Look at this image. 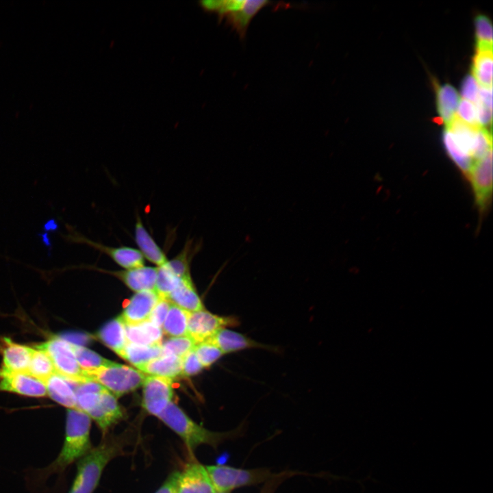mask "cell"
Instances as JSON below:
<instances>
[{"label": "cell", "mask_w": 493, "mask_h": 493, "mask_svg": "<svg viewBox=\"0 0 493 493\" xmlns=\"http://www.w3.org/2000/svg\"><path fill=\"white\" fill-rule=\"evenodd\" d=\"M91 418L79 409H67L64 440L57 457L40 470L39 477L47 478L63 472L70 464L79 460L92 448L90 432Z\"/></svg>", "instance_id": "1"}, {"label": "cell", "mask_w": 493, "mask_h": 493, "mask_svg": "<svg viewBox=\"0 0 493 493\" xmlns=\"http://www.w3.org/2000/svg\"><path fill=\"white\" fill-rule=\"evenodd\" d=\"M126 433L110 435L77 462V475L68 493H92L108 464L121 455L127 444Z\"/></svg>", "instance_id": "2"}, {"label": "cell", "mask_w": 493, "mask_h": 493, "mask_svg": "<svg viewBox=\"0 0 493 493\" xmlns=\"http://www.w3.org/2000/svg\"><path fill=\"white\" fill-rule=\"evenodd\" d=\"M157 417L181 438L190 452L202 444L216 448L225 439L237 433L236 431L227 433L210 431L193 421L172 401Z\"/></svg>", "instance_id": "3"}, {"label": "cell", "mask_w": 493, "mask_h": 493, "mask_svg": "<svg viewBox=\"0 0 493 493\" xmlns=\"http://www.w3.org/2000/svg\"><path fill=\"white\" fill-rule=\"evenodd\" d=\"M84 375L88 381L99 383L115 397H120L140 387L146 377L140 370L113 362L108 366L84 371Z\"/></svg>", "instance_id": "4"}, {"label": "cell", "mask_w": 493, "mask_h": 493, "mask_svg": "<svg viewBox=\"0 0 493 493\" xmlns=\"http://www.w3.org/2000/svg\"><path fill=\"white\" fill-rule=\"evenodd\" d=\"M210 479L216 492H230L247 485L269 481L277 475L266 468L242 469L228 466H206Z\"/></svg>", "instance_id": "5"}, {"label": "cell", "mask_w": 493, "mask_h": 493, "mask_svg": "<svg viewBox=\"0 0 493 493\" xmlns=\"http://www.w3.org/2000/svg\"><path fill=\"white\" fill-rule=\"evenodd\" d=\"M34 348L45 351L49 356L56 373L66 380L77 383L88 381L69 342L60 337H54Z\"/></svg>", "instance_id": "6"}, {"label": "cell", "mask_w": 493, "mask_h": 493, "mask_svg": "<svg viewBox=\"0 0 493 493\" xmlns=\"http://www.w3.org/2000/svg\"><path fill=\"white\" fill-rule=\"evenodd\" d=\"M240 324L235 316H218L205 309L189 312L187 336L197 344L210 340L223 328L236 327Z\"/></svg>", "instance_id": "7"}, {"label": "cell", "mask_w": 493, "mask_h": 493, "mask_svg": "<svg viewBox=\"0 0 493 493\" xmlns=\"http://www.w3.org/2000/svg\"><path fill=\"white\" fill-rule=\"evenodd\" d=\"M142 385V405L149 414L157 416L171 402L173 379L151 375L145 377Z\"/></svg>", "instance_id": "8"}, {"label": "cell", "mask_w": 493, "mask_h": 493, "mask_svg": "<svg viewBox=\"0 0 493 493\" xmlns=\"http://www.w3.org/2000/svg\"><path fill=\"white\" fill-rule=\"evenodd\" d=\"M476 203L481 210L485 208L492 191V151L476 163L468 176Z\"/></svg>", "instance_id": "9"}, {"label": "cell", "mask_w": 493, "mask_h": 493, "mask_svg": "<svg viewBox=\"0 0 493 493\" xmlns=\"http://www.w3.org/2000/svg\"><path fill=\"white\" fill-rule=\"evenodd\" d=\"M0 391H6L26 396H48L46 385L40 380L23 372H1Z\"/></svg>", "instance_id": "10"}, {"label": "cell", "mask_w": 493, "mask_h": 493, "mask_svg": "<svg viewBox=\"0 0 493 493\" xmlns=\"http://www.w3.org/2000/svg\"><path fill=\"white\" fill-rule=\"evenodd\" d=\"M178 493H216L205 466L197 462L188 464L179 472Z\"/></svg>", "instance_id": "11"}, {"label": "cell", "mask_w": 493, "mask_h": 493, "mask_svg": "<svg viewBox=\"0 0 493 493\" xmlns=\"http://www.w3.org/2000/svg\"><path fill=\"white\" fill-rule=\"evenodd\" d=\"M33 347L14 342L4 337L0 340V353L3 356L1 372L27 374Z\"/></svg>", "instance_id": "12"}, {"label": "cell", "mask_w": 493, "mask_h": 493, "mask_svg": "<svg viewBox=\"0 0 493 493\" xmlns=\"http://www.w3.org/2000/svg\"><path fill=\"white\" fill-rule=\"evenodd\" d=\"M88 415L95 421L103 435L124 417L116 398L106 389L101 393L99 401Z\"/></svg>", "instance_id": "13"}, {"label": "cell", "mask_w": 493, "mask_h": 493, "mask_svg": "<svg viewBox=\"0 0 493 493\" xmlns=\"http://www.w3.org/2000/svg\"><path fill=\"white\" fill-rule=\"evenodd\" d=\"M208 340L216 344L223 354L236 353L251 349L275 351L273 346L259 342L245 334L229 328H223L219 330Z\"/></svg>", "instance_id": "14"}, {"label": "cell", "mask_w": 493, "mask_h": 493, "mask_svg": "<svg viewBox=\"0 0 493 493\" xmlns=\"http://www.w3.org/2000/svg\"><path fill=\"white\" fill-rule=\"evenodd\" d=\"M159 300L155 290L138 292L127 301L121 317L125 324H137L144 321L149 318Z\"/></svg>", "instance_id": "15"}, {"label": "cell", "mask_w": 493, "mask_h": 493, "mask_svg": "<svg viewBox=\"0 0 493 493\" xmlns=\"http://www.w3.org/2000/svg\"><path fill=\"white\" fill-rule=\"evenodd\" d=\"M121 279L129 288L138 292L155 290L157 267L142 266L118 271H105Z\"/></svg>", "instance_id": "16"}, {"label": "cell", "mask_w": 493, "mask_h": 493, "mask_svg": "<svg viewBox=\"0 0 493 493\" xmlns=\"http://www.w3.org/2000/svg\"><path fill=\"white\" fill-rule=\"evenodd\" d=\"M134 240L138 247L137 249L144 259H147L157 267L162 266L168 261L164 251L149 233L138 215L134 227Z\"/></svg>", "instance_id": "17"}, {"label": "cell", "mask_w": 493, "mask_h": 493, "mask_svg": "<svg viewBox=\"0 0 493 493\" xmlns=\"http://www.w3.org/2000/svg\"><path fill=\"white\" fill-rule=\"evenodd\" d=\"M124 324L127 342L146 346L162 344L163 331L150 320Z\"/></svg>", "instance_id": "18"}, {"label": "cell", "mask_w": 493, "mask_h": 493, "mask_svg": "<svg viewBox=\"0 0 493 493\" xmlns=\"http://www.w3.org/2000/svg\"><path fill=\"white\" fill-rule=\"evenodd\" d=\"M270 3L265 0H244L242 7L225 18L241 39L246 36L248 27L253 17L263 8Z\"/></svg>", "instance_id": "19"}, {"label": "cell", "mask_w": 493, "mask_h": 493, "mask_svg": "<svg viewBox=\"0 0 493 493\" xmlns=\"http://www.w3.org/2000/svg\"><path fill=\"white\" fill-rule=\"evenodd\" d=\"M166 299L170 303L189 312L204 309L202 301L195 290L191 278L182 279L179 285L169 294Z\"/></svg>", "instance_id": "20"}, {"label": "cell", "mask_w": 493, "mask_h": 493, "mask_svg": "<svg viewBox=\"0 0 493 493\" xmlns=\"http://www.w3.org/2000/svg\"><path fill=\"white\" fill-rule=\"evenodd\" d=\"M140 371L155 376L173 379L181 375L182 358L162 355L137 368Z\"/></svg>", "instance_id": "21"}, {"label": "cell", "mask_w": 493, "mask_h": 493, "mask_svg": "<svg viewBox=\"0 0 493 493\" xmlns=\"http://www.w3.org/2000/svg\"><path fill=\"white\" fill-rule=\"evenodd\" d=\"M459 97L453 86L446 84L437 89V110L440 116L437 118L439 124L448 125L456 114Z\"/></svg>", "instance_id": "22"}, {"label": "cell", "mask_w": 493, "mask_h": 493, "mask_svg": "<svg viewBox=\"0 0 493 493\" xmlns=\"http://www.w3.org/2000/svg\"><path fill=\"white\" fill-rule=\"evenodd\" d=\"M97 337L118 355L127 344L125 324L121 316L106 323L98 331Z\"/></svg>", "instance_id": "23"}, {"label": "cell", "mask_w": 493, "mask_h": 493, "mask_svg": "<svg viewBox=\"0 0 493 493\" xmlns=\"http://www.w3.org/2000/svg\"><path fill=\"white\" fill-rule=\"evenodd\" d=\"M45 385L48 396L53 401L67 409L77 408L75 392L64 378L54 374L47 380Z\"/></svg>", "instance_id": "24"}, {"label": "cell", "mask_w": 493, "mask_h": 493, "mask_svg": "<svg viewBox=\"0 0 493 493\" xmlns=\"http://www.w3.org/2000/svg\"><path fill=\"white\" fill-rule=\"evenodd\" d=\"M161 344L146 346L127 342L118 355L138 368L162 356L163 352Z\"/></svg>", "instance_id": "25"}, {"label": "cell", "mask_w": 493, "mask_h": 493, "mask_svg": "<svg viewBox=\"0 0 493 493\" xmlns=\"http://www.w3.org/2000/svg\"><path fill=\"white\" fill-rule=\"evenodd\" d=\"M189 312L170 304L162 325V331L168 336L181 337L187 336Z\"/></svg>", "instance_id": "26"}, {"label": "cell", "mask_w": 493, "mask_h": 493, "mask_svg": "<svg viewBox=\"0 0 493 493\" xmlns=\"http://www.w3.org/2000/svg\"><path fill=\"white\" fill-rule=\"evenodd\" d=\"M492 51H477L473 58L472 72V76L481 87H492Z\"/></svg>", "instance_id": "27"}, {"label": "cell", "mask_w": 493, "mask_h": 493, "mask_svg": "<svg viewBox=\"0 0 493 493\" xmlns=\"http://www.w3.org/2000/svg\"><path fill=\"white\" fill-rule=\"evenodd\" d=\"M27 374L45 384L50 377L57 373L49 356L42 350L33 348Z\"/></svg>", "instance_id": "28"}, {"label": "cell", "mask_w": 493, "mask_h": 493, "mask_svg": "<svg viewBox=\"0 0 493 493\" xmlns=\"http://www.w3.org/2000/svg\"><path fill=\"white\" fill-rule=\"evenodd\" d=\"M198 247L193 245L192 241H187L178 255L170 260H168L166 264L175 276L181 279L191 278L190 264Z\"/></svg>", "instance_id": "29"}, {"label": "cell", "mask_w": 493, "mask_h": 493, "mask_svg": "<svg viewBox=\"0 0 493 493\" xmlns=\"http://www.w3.org/2000/svg\"><path fill=\"white\" fill-rule=\"evenodd\" d=\"M71 346L78 364L84 371L96 370L112 362L82 346L71 344Z\"/></svg>", "instance_id": "30"}, {"label": "cell", "mask_w": 493, "mask_h": 493, "mask_svg": "<svg viewBox=\"0 0 493 493\" xmlns=\"http://www.w3.org/2000/svg\"><path fill=\"white\" fill-rule=\"evenodd\" d=\"M182 279L175 276L168 268L166 263L157 267V279L155 291L160 299L168 297L181 283Z\"/></svg>", "instance_id": "31"}, {"label": "cell", "mask_w": 493, "mask_h": 493, "mask_svg": "<svg viewBox=\"0 0 493 493\" xmlns=\"http://www.w3.org/2000/svg\"><path fill=\"white\" fill-rule=\"evenodd\" d=\"M477 51H492V25L483 14L475 18Z\"/></svg>", "instance_id": "32"}, {"label": "cell", "mask_w": 493, "mask_h": 493, "mask_svg": "<svg viewBox=\"0 0 493 493\" xmlns=\"http://www.w3.org/2000/svg\"><path fill=\"white\" fill-rule=\"evenodd\" d=\"M162 355H173L183 358L193 350L195 342L189 336L173 337L166 340L162 344Z\"/></svg>", "instance_id": "33"}, {"label": "cell", "mask_w": 493, "mask_h": 493, "mask_svg": "<svg viewBox=\"0 0 493 493\" xmlns=\"http://www.w3.org/2000/svg\"><path fill=\"white\" fill-rule=\"evenodd\" d=\"M193 350L203 368L210 366L224 355L222 351L210 340L197 344Z\"/></svg>", "instance_id": "34"}, {"label": "cell", "mask_w": 493, "mask_h": 493, "mask_svg": "<svg viewBox=\"0 0 493 493\" xmlns=\"http://www.w3.org/2000/svg\"><path fill=\"white\" fill-rule=\"evenodd\" d=\"M457 110V116L461 120L470 125L481 127L477 122L475 105L472 102L464 99L460 100Z\"/></svg>", "instance_id": "35"}, {"label": "cell", "mask_w": 493, "mask_h": 493, "mask_svg": "<svg viewBox=\"0 0 493 493\" xmlns=\"http://www.w3.org/2000/svg\"><path fill=\"white\" fill-rule=\"evenodd\" d=\"M203 368V366L200 363L194 350L188 352L182 358V375H194L200 372Z\"/></svg>", "instance_id": "36"}, {"label": "cell", "mask_w": 493, "mask_h": 493, "mask_svg": "<svg viewBox=\"0 0 493 493\" xmlns=\"http://www.w3.org/2000/svg\"><path fill=\"white\" fill-rule=\"evenodd\" d=\"M170 304L167 299H160L147 320L161 327L167 316Z\"/></svg>", "instance_id": "37"}, {"label": "cell", "mask_w": 493, "mask_h": 493, "mask_svg": "<svg viewBox=\"0 0 493 493\" xmlns=\"http://www.w3.org/2000/svg\"><path fill=\"white\" fill-rule=\"evenodd\" d=\"M479 88L475 77L471 75H466L461 85V94L464 99L476 102L478 99Z\"/></svg>", "instance_id": "38"}, {"label": "cell", "mask_w": 493, "mask_h": 493, "mask_svg": "<svg viewBox=\"0 0 493 493\" xmlns=\"http://www.w3.org/2000/svg\"><path fill=\"white\" fill-rule=\"evenodd\" d=\"M475 105L476 108L477 119L479 125L485 128L486 126H490L492 123V110L485 106L479 99L477 100Z\"/></svg>", "instance_id": "39"}, {"label": "cell", "mask_w": 493, "mask_h": 493, "mask_svg": "<svg viewBox=\"0 0 493 493\" xmlns=\"http://www.w3.org/2000/svg\"><path fill=\"white\" fill-rule=\"evenodd\" d=\"M66 342L78 346H82L90 342L92 337L88 334L79 332H69L60 337Z\"/></svg>", "instance_id": "40"}, {"label": "cell", "mask_w": 493, "mask_h": 493, "mask_svg": "<svg viewBox=\"0 0 493 493\" xmlns=\"http://www.w3.org/2000/svg\"><path fill=\"white\" fill-rule=\"evenodd\" d=\"M179 472L175 471L170 474L165 482L155 493H178L177 478Z\"/></svg>", "instance_id": "41"}, {"label": "cell", "mask_w": 493, "mask_h": 493, "mask_svg": "<svg viewBox=\"0 0 493 493\" xmlns=\"http://www.w3.org/2000/svg\"><path fill=\"white\" fill-rule=\"evenodd\" d=\"M478 99L485 106L492 110V87H480L478 92Z\"/></svg>", "instance_id": "42"}, {"label": "cell", "mask_w": 493, "mask_h": 493, "mask_svg": "<svg viewBox=\"0 0 493 493\" xmlns=\"http://www.w3.org/2000/svg\"><path fill=\"white\" fill-rule=\"evenodd\" d=\"M282 477L281 475H278L276 477L270 480V483L268 485V487H265V489L264 490V492L262 493H272L273 490L272 489L274 488L276 481L280 479Z\"/></svg>", "instance_id": "43"}, {"label": "cell", "mask_w": 493, "mask_h": 493, "mask_svg": "<svg viewBox=\"0 0 493 493\" xmlns=\"http://www.w3.org/2000/svg\"><path fill=\"white\" fill-rule=\"evenodd\" d=\"M216 493H230V492H216Z\"/></svg>", "instance_id": "44"}, {"label": "cell", "mask_w": 493, "mask_h": 493, "mask_svg": "<svg viewBox=\"0 0 493 493\" xmlns=\"http://www.w3.org/2000/svg\"><path fill=\"white\" fill-rule=\"evenodd\" d=\"M1 370H0V377H1Z\"/></svg>", "instance_id": "45"}]
</instances>
